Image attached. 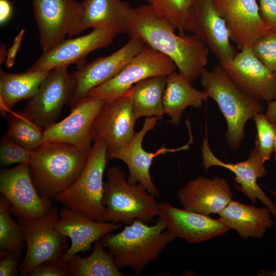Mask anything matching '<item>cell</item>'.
Segmentation results:
<instances>
[{"label":"cell","mask_w":276,"mask_h":276,"mask_svg":"<svg viewBox=\"0 0 276 276\" xmlns=\"http://www.w3.org/2000/svg\"><path fill=\"white\" fill-rule=\"evenodd\" d=\"M175 30L148 4L133 8L126 34L140 37L145 44L169 57L179 73L192 83L205 68L210 50L195 35H177Z\"/></svg>","instance_id":"cell-1"},{"label":"cell","mask_w":276,"mask_h":276,"mask_svg":"<svg viewBox=\"0 0 276 276\" xmlns=\"http://www.w3.org/2000/svg\"><path fill=\"white\" fill-rule=\"evenodd\" d=\"M175 239L166 231L163 220L158 217L154 225H149L142 220H135L121 232L108 234L100 241L119 269L130 268L135 275H139Z\"/></svg>","instance_id":"cell-2"},{"label":"cell","mask_w":276,"mask_h":276,"mask_svg":"<svg viewBox=\"0 0 276 276\" xmlns=\"http://www.w3.org/2000/svg\"><path fill=\"white\" fill-rule=\"evenodd\" d=\"M88 154L60 143L44 142L32 151L29 167L39 194L53 199L69 187L84 168Z\"/></svg>","instance_id":"cell-3"},{"label":"cell","mask_w":276,"mask_h":276,"mask_svg":"<svg viewBox=\"0 0 276 276\" xmlns=\"http://www.w3.org/2000/svg\"><path fill=\"white\" fill-rule=\"evenodd\" d=\"M200 78L203 90L216 102L225 119L227 127L225 135L229 147L237 150L245 137L246 123L256 114L263 112V104L241 91L220 65L210 71L205 68Z\"/></svg>","instance_id":"cell-4"},{"label":"cell","mask_w":276,"mask_h":276,"mask_svg":"<svg viewBox=\"0 0 276 276\" xmlns=\"http://www.w3.org/2000/svg\"><path fill=\"white\" fill-rule=\"evenodd\" d=\"M102 203L104 221L131 224L135 220L147 223L157 216L158 203L154 195L140 183L130 184L117 166L106 171Z\"/></svg>","instance_id":"cell-5"},{"label":"cell","mask_w":276,"mask_h":276,"mask_svg":"<svg viewBox=\"0 0 276 276\" xmlns=\"http://www.w3.org/2000/svg\"><path fill=\"white\" fill-rule=\"evenodd\" d=\"M107 160L106 143L103 140L94 141L80 175L53 199L95 220L104 221L103 175Z\"/></svg>","instance_id":"cell-6"},{"label":"cell","mask_w":276,"mask_h":276,"mask_svg":"<svg viewBox=\"0 0 276 276\" xmlns=\"http://www.w3.org/2000/svg\"><path fill=\"white\" fill-rule=\"evenodd\" d=\"M59 218L56 206L44 216L36 220L17 218L23 231L27 249L19 270L20 275H29L40 264L60 259L68 249L67 237L56 225Z\"/></svg>","instance_id":"cell-7"},{"label":"cell","mask_w":276,"mask_h":276,"mask_svg":"<svg viewBox=\"0 0 276 276\" xmlns=\"http://www.w3.org/2000/svg\"><path fill=\"white\" fill-rule=\"evenodd\" d=\"M177 68L169 57L145 44L115 77L92 89L87 96L109 101L125 95L145 79L168 75Z\"/></svg>","instance_id":"cell-8"},{"label":"cell","mask_w":276,"mask_h":276,"mask_svg":"<svg viewBox=\"0 0 276 276\" xmlns=\"http://www.w3.org/2000/svg\"><path fill=\"white\" fill-rule=\"evenodd\" d=\"M43 52L81 33L82 3L76 0H32Z\"/></svg>","instance_id":"cell-9"},{"label":"cell","mask_w":276,"mask_h":276,"mask_svg":"<svg viewBox=\"0 0 276 276\" xmlns=\"http://www.w3.org/2000/svg\"><path fill=\"white\" fill-rule=\"evenodd\" d=\"M0 192L10 205L11 214L25 220H36L54 206L52 199L41 196L32 179L29 164L3 168L0 172Z\"/></svg>","instance_id":"cell-10"},{"label":"cell","mask_w":276,"mask_h":276,"mask_svg":"<svg viewBox=\"0 0 276 276\" xmlns=\"http://www.w3.org/2000/svg\"><path fill=\"white\" fill-rule=\"evenodd\" d=\"M75 85L73 74L63 66L50 71L21 112L44 130L56 122L68 103Z\"/></svg>","instance_id":"cell-11"},{"label":"cell","mask_w":276,"mask_h":276,"mask_svg":"<svg viewBox=\"0 0 276 276\" xmlns=\"http://www.w3.org/2000/svg\"><path fill=\"white\" fill-rule=\"evenodd\" d=\"M159 119L158 117L154 116L147 117L144 120L142 129L138 132H135L130 142L107 156L108 159H118L126 165L129 171L127 181L130 184L142 185L149 193L155 197L159 196V192L153 182L150 172L154 158L168 152L188 150L190 145L193 142L190 125L189 122L187 121L186 124L190 134L189 141L187 144L177 148H168L163 146L154 152H148L144 150L142 147L144 137L148 131L154 129Z\"/></svg>","instance_id":"cell-12"},{"label":"cell","mask_w":276,"mask_h":276,"mask_svg":"<svg viewBox=\"0 0 276 276\" xmlns=\"http://www.w3.org/2000/svg\"><path fill=\"white\" fill-rule=\"evenodd\" d=\"M185 30L201 40L219 63L232 60L237 53L231 43L225 22L212 0H191Z\"/></svg>","instance_id":"cell-13"},{"label":"cell","mask_w":276,"mask_h":276,"mask_svg":"<svg viewBox=\"0 0 276 276\" xmlns=\"http://www.w3.org/2000/svg\"><path fill=\"white\" fill-rule=\"evenodd\" d=\"M106 101L86 96L72 107L69 115L43 130L44 142L72 145L88 154L92 148V130Z\"/></svg>","instance_id":"cell-14"},{"label":"cell","mask_w":276,"mask_h":276,"mask_svg":"<svg viewBox=\"0 0 276 276\" xmlns=\"http://www.w3.org/2000/svg\"><path fill=\"white\" fill-rule=\"evenodd\" d=\"M219 65L232 82L249 97L267 103L276 99V74L256 57L250 47L242 49L233 59Z\"/></svg>","instance_id":"cell-15"},{"label":"cell","mask_w":276,"mask_h":276,"mask_svg":"<svg viewBox=\"0 0 276 276\" xmlns=\"http://www.w3.org/2000/svg\"><path fill=\"white\" fill-rule=\"evenodd\" d=\"M144 45L140 37H130L125 45L113 53L79 66L73 73L75 85L67 104L72 107L92 89L115 77Z\"/></svg>","instance_id":"cell-16"},{"label":"cell","mask_w":276,"mask_h":276,"mask_svg":"<svg viewBox=\"0 0 276 276\" xmlns=\"http://www.w3.org/2000/svg\"><path fill=\"white\" fill-rule=\"evenodd\" d=\"M202 165L205 172L212 166H220L232 171L235 175L236 189L244 194L254 204L257 199L270 211L276 219V205L259 186L257 180L267 174L264 163L254 149L245 160L236 163H225L218 158L212 151L209 144L206 131L201 147Z\"/></svg>","instance_id":"cell-17"},{"label":"cell","mask_w":276,"mask_h":276,"mask_svg":"<svg viewBox=\"0 0 276 276\" xmlns=\"http://www.w3.org/2000/svg\"><path fill=\"white\" fill-rule=\"evenodd\" d=\"M157 212V216L163 220L166 231L171 236L190 243L209 241L229 230L218 218L178 208L167 202L158 203Z\"/></svg>","instance_id":"cell-18"},{"label":"cell","mask_w":276,"mask_h":276,"mask_svg":"<svg viewBox=\"0 0 276 276\" xmlns=\"http://www.w3.org/2000/svg\"><path fill=\"white\" fill-rule=\"evenodd\" d=\"M134 119L129 96L125 95L104 103L93 125V141L103 140L107 156L130 141L134 135Z\"/></svg>","instance_id":"cell-19"},{"label":"cell","mask_w":276,"mask_h":276,"mask_svg":"<svg viewBox=\"0 0 276 276\" xmlns=\"http://www.w3.org/2000/svg\"><path fill=\"white\" fill-rule=\"evenodd\" d=\"M224 20L230 38L241 50L271 30L263 21L257 0H212Z\"/></svg>","instance_id":"cell-20"},{"label":"cell","mask_w":276,"mask_h":276,"mask_svg":"<svg viewBox=\"0 0 276 276\" xmlns=\"http://www.w3.org/2000/svg\"><path fill=\"white\" fill-rule=\"evenodd\" d=\"M118 35L107 30L95 29L86 35L65 39L50 51L43 52L28 70L50 71L79 63L81 66L89 53L109 45Z\"/></svg>","instance_id":"cell-21"},{"label":"cell","mask_w":276,"mask_h":276,"mask_svg":"<svg viewBox=\"0 0 276 276\" xmlns=\"http://www.w3.org/2000/svg\"><path fill=\"white\" fill-rule=\"evenodd\" d=\"M121 223L95 220L86 215L64 206L59 211L57 229L69 238L71 245L60 259L66 262L80 252L91 249V244L119 229Z\"/></svg>","instance_id":"cell-22"},{"label":"cell","mask_w":276,"mask_h":276,"mask_svg":"<svg viewBox=\"0 0 276 276\" xmlns=\"http://www.w3.org/2000/svg\"><path fill=\"white\" fill-rule=\"evenodd\" d=\"M233 195L226 179L219 177L198 176L177 192L183 208L208 215L220 213L232 200Z\"/></svg>","instance_id":"cell-23"},{"label":"cell","mask_w":276,"mask_h":276,"mask_svg":"<svg viewBox=\"0 0 276 276\" xmlns=\"http://www.w3.org/2000/svg\"><path fill=\"white\" fill-rule=\"evenodd\" d=\"M80 29L107 30L126 34L133 8L122 0H83Z\"/></svg>","instance_id":"cell-24"},{"label":"cell","mask_w":276,"mask_h":276,"mask_svg":"<svg viewBox=\"0 0 276 276\" xmlns=\"http://www.w3.org/2000/svg\"><path fill=\"white\" fill-rule=\"evenodd\" d=\"M271 213L266 207L258 208L232 200L218 215L219 219L244 239H262L273 222Z\"/></svg>","instance_id":"cell-25"},{"label":"cell","mask_w":276,"mask_h":276,"mask_svg":"<svg viewBox=\"0 0 276 276\" xmlns=\"http://www.w3.org/2000/svg\"><path fill=\"white\" fill-rule=\"evenodd\" d=\"M187 79L175 71L167 75L163 102L169 122L178 126L183 112L188 106L198 108L208 99L206 93L192 86Z\"/></svg>","instance_id":"cell-26"},{"label":"cell","mask_w":276,"mask_h":276,"mask_svg":"<svg viewBox=\"0 0 276 276\" xmlns=\"http://www.w3.org/2000/svg\"><path fill=\"white\" fill-rule=\"evenodd\" d=\"M50 71H37L20 73L0 72V110L3 116L11 112L18 102L30 100L38 89Z\"/></svg>","instance_id":"cell-27"},{"label":"cell","mask_w":276,"mask_h":276,"mask_svg":"<svg viewBox=\"0 0 276 276\" xmlns=\"http://www.w3.org/2000/svg\"><path fill=\"white\" fill-rule=\"evenodd\" d=\"M167 75L149 77L137 82L126 94L130 99L134 119L165 114L163 99Z\"/></svg>","instance_id":"cell-28"},{"label":"cell","mask_w":276,"mask_h":276,"mask_svg":"<svg viewBox=\"0 0 276 276\" xmlns=\"http://www.w3.org/2000/svg\"><path fill=\"white\" fill-rule=\"evenodd\" d=\"M73 276H124L100 239L94 243L91 254L87 257L74 256L68 262Z\"/></svg>","instance_id":"cell-29"},{"label":"cell","mask_w":276,"mask_h":276,"mask_svg":"<svg viewBox=\"0 0 276 276\" xmlns=\"http://www.w3.org/2000/svg\"><path fill=\"white\" fill-rule=\"evenodd\" d=\"M6 137L28 150L33 151L44 143L43 130L22 112L11 111Z\"/></svg>","instance_id":"cell-30"},{"label":"cell","mask_w":276,"mask_h":276,"mask_svg":"<svg viewBox=\"0 0 276 276\" xmlns=\"http://www.w3.org/2000/svg\"><path fill=\"white\" fill-rule=\"evenodd\" d=\"M10 205L6 199L0 198V252L23 250L25 239L19 223L11 217Z\"/></svg>","instance_id":"cell-31"},{"label":"cell","mask_w":276,"mask_h":276,"mask_svg":"<svg viewBox=\"0 0 276 276\" xmlns=\"http://www.w3.org/2000/svg\"><path fill=\"white\" fill-rule=\"evenodd\" d=\"M154 12L184 35L185 22L191 0H147Z\"/></svg>","instance_id":"cell-32"},{"label":"cell","mask_w":276,"mask_h":276,"mask_svg":"<svg viewBox=\"0 0 276 276\" xmlns=\"http://www.w3.org/2000/svg\"><path fill=\"white\" fill-rule=\"evenodd\" d=\"M252 120L257 129L254 149L265 162L270 159L273 152L276 124L271 123L263 112L256 114Z\"/></svg>","instance_id":"cell-33"},{"label":"cell","mask_w":276,"mask_h":276,"mask_svg":"<svg viewBox=\"0 0 276 276\" xmlns=\"http://www.w3.org/2000/svg\"><path fill=\"white\" fill-rule=\"evenodd\" d=\"M250 47L256 57L276 74V31L271 30L262 35Z\"/></svg>","instance_id":"cell-34"},{"label":"cell","mask_w":276,"mask_h":276,"mask_svg":"<svg viewBox=\"0 0 276 276\" xmlns=\"http://www.w3.org/2000/svg\"><path fill=\"white\" fill-rule=\"evenodd\" d=\"M32 151L28 150L5 136L0 143V162L4 167L16 164H29L32 156Z\"/></svg>","instance_id":"cell-35"},{"label":"cell","mask_w":276,"mask_h":276,"mask_svg":"<svg viewBox=\"0 0 276 276\" xmlns=\"http://www.w3.org/2000/svg\"><path fill=\"white\" fill-rule=\"evenodd\" d=\"M29 276H73L68 262L60 258L44 262L34 268Z\"/></svg>","instance_id":"cell-36"},{"label":"cell","mask_w":276,"mask_h":276,"mask_svg":"<svg viewBox=\"0 0 276 276\" xmlns=\"http://www.w3.org/2000/svg\"><path fill=\"white\" fill-rule=\"evenodd\" d=\"M22 250L0 252V275L16 276L19 269L18 263L21 258Z\"/></svg>","instance_id":"cell-37"},{"label":"cell","mask_w":276,"mask_h":276,"mask_svg":"<svg viewBox=\"0 0 276 276\" xmlns=\"http://www.w3.org/2000/svg\"><path fill=\"white\" fill-rule=\"evenodd\" d=\"M259 13L263 21L276 31V0H258Z\"/></svg>","instance_id":"cell-38"},{"label":"cell","mask_w":276,"mask_h":276,"mask_svg":"<svg viewBox=\"0 0 276 276\" xmlns=\"http://www.w3.org/2000/svg\"><path fill=\"white\" fill-rule=\"evenodd\" d=\"M24 32V30L20 31L15 38L13 43L7 51L6 65L8 67H11L14 64L15 57L20 45Z\"/></svg>","instance_id":"cell-39"},{"label":"cell","mask_w":276,"mask_h":276,"mask_svg":"<svg viewBox=\"0 0 276 276\" xmlns=\"http://www.w3.org/2000/svg\"><path fill=\"white\" fill-rule=\"evenodd\" d=\"M12 7L9 0H0V22L6 24L11 18Z\"/></svg>","instance_id":"cell-40"},{"label":"cell","mask_w":276,"mask_h":276,"mask_svg":"<svg viewBox=\"0 0 276 276\" xmlns=\"http://www.w3.org/2000/svg\"><path fill=\"white\" fill-rule=\"evenodd\" d=\"M267 104L265 115L271 123L276 124V99Z\"/></svg>","instance_id":"cell-41"},{"label":"cell","mask_w":276,"mask_h":276,"mask_svg":"<svg viewBox=\"0 0 276 276\" xmlns=\"http://www.w3.org/2000/svg\"><path fill=\"white\" fill-rule=\"evenodd\" d=\"M7 51L6 50V47L4 44H2L1 47V63H3L6 62L7 58Z\"/></svg>","instance_id":"cell-42"},{"label":"cell","mask_w":276,"mask_h":276,"mask_svg":"<svg viewBox=\"0 0 276 276\" xmlns=\"http://www.w3.org/2000/svg\"><path fill=\"white\" fill-rule=\"evenodd\" d=\"M273 152L274 153V156H275V159L276 160V125L275 127V139H274Z\"/></svg>","instance_id":"cell-43"},{"label":"cell","mask_w":276,"mask_h":276,"mask_svg":"<svg viewBox=\"0 0 276 276\" xmlns=\"http://www.w3.org/2000/svg\"><path fill=\"white\" fill-rule=\"evenodd\" d=\"M270 192L276 198V191L274 190H270Z\"/></svg>","instance_id":"cell-44"}]
</instances>
